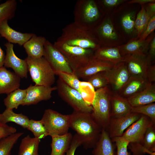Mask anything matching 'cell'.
Segmentation results:
<instances>
[{"instance_id":"cell-49","label":"cell","mask_w":155,"mask_h":155,"mask_svg":"<svg viewBox=\"0 0 155 155\" xmlns=\"http://www.w3.org/2000/svg\"><path fill=\"white\" fill-rule=\"evenodd\" d=\"M154 2L155 0H133L128 2V3L129 4L137 3L143 5L146 3Z\"/></svg>"},{"instance_id":"cell-16","label":"cell","mask_w":155,"mask_h":155,"mask_svg":"<svg viewBox=\"0 0 155 155\" xmlns=\"http://www.w3.org/2000/svg\"><path fill=\"white\" fill-rule=\"evenodd\" d=\"M114 65L109 62L95 58L93 57L87 64L74 73L79 79L86 81L88 78L94 74L109 70Z\"/></svg>"},{"instance_id":"cell-31","label":"cell","mask_w":155,"mask_h":155,"mask_svg":"<svg viewBox=\"0 0 155 155\" xmlns=\"http://www.w3.org/2000/svg\"><path fill=\"white\" fill-rule=\"evenodd\" d=\"M17 7L15 0H7L0 4V25L5 20H11L14 17Z\"/></svg>"},{"instance_id":"cell-30","label":"cell","mask_w":155,"mask_h":155,"mask_svg":"<svg viewBox=\"0 0 155 155\" xmlns=\"http://www.w3.org/2000/svg\"><path fill=\"white\" fill-rule=\"evenodd\" d=\"M26 96V89L18 88L7 94L3 100L4 104L7 109H17L22 105Z\"/></svg>"},{"instance_id":"cell-38","label":"cell","mask_w":155,"mask_h":155,"mask_svg":"<svg viewBox=\"0 0 155 155\" xmlns=\"http://www.w3.org/2000/svg\"><path fill=\"white\" fill-rule=\"evenodd\" d=\"M135 13L130 12L125 14L121 20L122 26L125 31L128 34L131 33L134 28Z\"/></svg>"},{"instance_id":"cell-40","label":"cell","mask_w":155,"mask_h":155,"mask_svg":"<svg viewBox=\"0 0 155 155\" xmlns=\"http://www.w3.org/2000/svg\"><path fill=\"white\" fill-rule=\"evenodd\" d=\"M16 129L0 122V140L16 132Z\"/></svg>"},{"instance_id":"cell-23","label":"cell","mask_w":155,"mask_h":155,"mask_svg":"<svg viewBox=\"0 0 155 155\" xmlns=\"http://www.w3.org/2000/svg\"><path fill=\"white\" fill-rule=\"evenodd\" d=\"M47 40L44 36L33 34L32 37L23 45L28 57L39 58L43 56L44 46Z\"/></svg>"},{"instance_id":"cell-41","label":"cell","mask_w":155,"mask_h":155,"mask_svg":"<svg viewBox=\"0 0 155 155\" xmlns=\"http://www.w3.org/2000/svg\"><path fill=\"white\" fill-rule=\"evenodd\" d=\"M155 29V15L149 20L147 27L138 38L141 40H145Z\"/></svg>"},{"instance_id":"cell-29","label":"cell","mask_w":155,"mask_h":155,"mask_svg":"<svg viewBox=\"0 0 155 155\" xmlns=\"http://www.w3.org/2000/svg\"><path fill=\"white\" fill-rule=\"evenodd\" d=\"M30 119L22 113H14L12 109H6L2 113L0 114V122L4 124L13 122L20 126L24 129L28 126Z\"/></svg>"},{"instance_id":"cell-20","label":"cell","mask_w":155,"mask_h":155,"mask_svg":"<svg viewBox=\"0 0 155 155\" xmlns=\"http://www.w3.org/2000/svg\"><path fill=\"white\" fill-rule=\"evenodd\" d=\"M33 33H23L16 31L9 26L8 20L4 21L0 25V35L11 43L17 44L20 46L28 40Z\"/></svg>"},{"instance_id":"cell-11","label":"cell","mask_w":155,"mask_h":155,"mask_svg":"<svg viewBox=\"0 0 155 155\" xmlns=\"http://www.w3.org/2000/svg\"><path fill=\"white\" fill-rule=\"evenodd\" d=\"M148 117L141 115L140 118L124 131L122 136L129 144H142L146 130L152 123Z\"/></svg>"},{"instance_id":"cell-27","label":"cell","mask_w":155,"mask_h":155,"mask_svg":"<svg viewBox=\"0 0 155 155\" xmlns=\"http://www.w3.org/2000/svg\"><path fill=\"white\" fill-rule=\"evenodd\" d=\"M93 149V155H115L114 145L107 130L102 129L99 138Z\"/></svg>"},{"instance_id":"cell-26","label":"cell","mask_w":155,"mask_h":155,"mask_svg":"<svg viewBox=\"0 0 155 155\" xmlns=\"http://www.w3.org/2000/svg\"><path fill=\"white\" fill-rule=\"evenodd\" d=\"M94 57L114 65L122 62L123 57L117 47L100 46L94 51Z\"/></svg>"},{"instance_id":"cell-48","label":"cell","mask_w":155,"mask_h":155,"mask_svg":"<svg viewBox=\"0 0 155 155\" xmlns=\"http://www.w3.org/2000/svg\"><path fill=\"white\" fill-rule=\"evenodd\" d=\"M145 9L152 17L155 15V4L154 2L148 3L147 8Z\"/></svg>"},{"instance_id":"cell-19","label":"cell","mask_w":155,"mask_h":155,"mask_svg":"<svg viewBox=\"0 0 155 155\" xmlns=\"http://www.w3.org/2000/svg\"><path fill=\"white\" fill-rule=\"evenodd\" d=\"M154 36V35H151L145 40L132 38L126 44L117 47L122 56L132 54H147L150 42Z\"/></svg>"},{"instance_id":"cell-3","label":"cell","mask_w":155,"mask_h":155,"mask_svg":"<svg viewBox=\"0 0 155 155\" xmlns=\"http://www.w3.org/2000/svg\"><path fill=\"white\" fill-rule=\"evenodd\" d=\"M74 22L75 24L90 31L97 25L100 13L99 7L93 0H78L75 6Z\"/></svg>"},{"instance_id":"cell-17","label":"cell","mask_w":155,"mask_h":155,"mask_svg":"<svg viewBox=\"0 0 155 155\" xmlns=\"http://www.w3.org/2000/svg\"><path fill=\"white\" fill-rule=\"evenodd\" d=\"M97 39L100 45L108 40H116L118 36L109 18L104 19L90 31Z\"/></svg>"},{"instance_id":"cell-25","label":"cell","mask_w":155,"mask_h":155,"mask_svg":"<svg viewBox=\"0 0 155 155\" xmlns=\"http://www.w3.org/2000/svg\"><path fill=\"white\" fill-rule=\"evenodd\" d=\"M51 151L50 155H65L69 148L73 135L70 133L61 135H54L51 136Z\"/></svg>"},{"instance_id":"cell-1","label":"cell","mask_w":155,"mask_h":155,"mask_svg":"<svg viewBox=\"0 0 155 155\" xmlns=\"http://www.w3.org/2000/svg\"><path fill=\"white\" fill-rule=\"evenodd\" d=\"M70 128L76 133L84 148H93L98 140L102 128L92 113L73 111L70 114Z\"/></svg>"},{"instance_id":"cell-35","label":"cell","mask_w":155,"mask_h":155,"mask_svg":"<svg viewBox=\"0 0 155 155\" xmlns=\"http://www.w3.org/2000/svg\"><path fill=\"white\" fill-rule=\"evenodd\" d=\"M27 129L32 133L35 138L41 139L49 135L46 129L40 120L30 119Z\"/></svg>"},{"instance_id":"cell-37","label":"cell","mask_w":155,"mask_h":155,"mask_svg":"<svg viewBox=\"0 0 155 155\" xmlns=\"http://www.w3.org/2000/svg\"><path fill=\"white\" fill-rule=\"evenodd\" d=\"M57 75L68 86L80 92V81L74 73H70L61 72L59 73Z\"/></svg>"},{"instance_id":"cell-24","label":"cell","mask_w":155,"mask_h":155,"mask_svg":"<svg viewBox=\"0 0 155 155\" xmlns=\"http://www.w3.org/2000/svg\"><path fill=\"white\" fill-rule=\"evenodd\" d=\"M127 99L132 107L154 103L155 83H150L143 90Z\"/></svg>"},{"instance_id":"cell-10","label":"cell","mask_w":155,"mask_h":155,"mask_svg":"<svg viewBox=\"0 0 155 155\" xmlns=\"http://www.w3.org/2000/svg\"><path fill=\"white\" fill-rule=\"evenodd\" d=\"M43 57L47 61L56 75L61 72L73 73L63 55L47 40L44 46Z\"/></svg>"},{"instance_id":"cell-50","label":"cell","mask_w":155,"mask_h":155,"mask_svg":"<svg viewBox=\"0 0 155 155\" xmlns=\"http://www.w3.org/2000/svg\"><path fill=\"white\" fill-rule=\"evenodd\" d=\"M1 37L0 35V37ZM5 55L4 52L0 46V67H3Z\"/></svg>"},{"instance_id":"cell-32","label":"cell","mask_w":155,"mask_h":155,"mask_svg":"<svg viewBox=\"0 0 155 155\" xmlns=\"http://www.w3.org/2000/svg\"><path fill=\"white\" fill-rule=\"evenodd\" d=\"M24 134L16 133L0 140V155H10L12 149L19 138Z\"/></svg>"},{"instance_id":"cell-51","label":"cell","mask_w":155,"mask_h":155,"mask_svg":"<svg viewBox=\"0 0 155 155\" xmlns=\"http://www.w3.org/2000/svg\"><path fill=\"white\" fill-rule=\"evenodd\" d=\"M149 154L150 155H155V152H151Z\"/></svg>"},{"instance_id":"cell-4","label":"cell","mask_w":155,"mask_h":155,"mask_svg":"<svg viewBox=\"0 0 155 155\" xmlns=\"http://www.w3.org/2000/svg\"><path fill=\"white\" fill-rule=\"evenodd\" d=\"M112 93L108 86L96 90L91 104L93 118L102 129L107 131L111 117L110 98Z\"/></svg>"},{"instance_id":"cell-14","label":"cell","mask_w":155,"mask_h":155,"mask_svg":"<svg viewBox=\"0 0 155 155\" xmlns=\"http://www.w3.org/2000/svg\"><path fill=\"white\" fill-rule=\"evenodd\" d=\"M6 53L4 63L5 67L10 68L20 78H27L28 72L26 61L18 58L13 51V45L9 42L4 44Z\"/></svg>"},{"instance_id":"cell-18","label":"cell","mask_w":155,"mask_h":155,"mask_svg":"<svg viewBox=\"0 0 155 155\" xmlns=\"http://www.w3.org/2000/svg\"><path fill=\"white\" fill-rule=\"evenodd\" d=\"M21 78L3 66L0 67V94L12 92L19 88Z\"/></svg>"},{"instance_id":"cell-7","label":"cell","mask_w":155,"mask_h":155,"mask_svg":"<svg viewBox=\"0 0 155 155\" xmlns=\"http://www.w3.org/2000/svg\"><path fill=\"white\" fill-rule=\"evenodd\" d=\"M70 115H64L51 109H46L40 121L49 135H61L67 133L70 128Z\"/></svg>"},{"instance_id":"cell-43","label":"cell","mask_w":155,"mask_h":155,"mask_svg":"<svg viewBox=\"0 0 155 155\" xmlns=\"http://www.w3.org/2000/svg\"><path fill=\"white\" fill-rule=\"evenodd\" d=\"M140 12L144 31L146 29L149 20L152 17L147 12L145 7L143 5L142 6V8Z\"/></svg>"},{"instance_id":"cell-15","label":"cell","mask_w":155,"mask_h":155,"mask_svg":"<svg viewBox=\"0 0 155 155\" xmlns=\"http://www.w3.org/2000/svg\"><path fill=\"white\" fill-rule=\"evenodd\" d=\"M26 89V96L22 106L36 104L42 101L50 99L52 92L57 90L56 86H46L32 84Z\"/></svg>"},{"instance_id":"cell-42","label":"cell","mask_w":155,"mask_h":155,"mask_svg":"<svg viewBox=\"0 0 155 155\" xmlns=\"http://www.w3.org/2000/svg\"><path fill=\"white\" fill-rule=\"evenodd\" d=\"M81 145L80 140L77 135L75 134L73 137L70 147L65 155H75L76 149Z\"/></svg>"},{"instance_id":"cell-52","label":"cell","mask_w":155,"mask_h":155,"mask_svg":"<svg viewBox=\"0 0 155 155\" xmlns=\"http://www.w3.org/2000/svg\"><path fill=\"white\" fill-rule=\"evenodd\" d=\"M1 1V0H0V2Z\"/></svg>"},{"instance_id":"cell-9","label":"cell","mask_w":155,"mask_h":155,"mask_svg":"<svg viewBox=\"0 0 155 155\" xmlns=\"http://www.w3.org/2000/svg\"><path fill=\"white\" fill-rule=\"evenodd\" d=\"M122 57V62L126 64L131 76L146 79L147 73L151 65L152 59L149 55L135 53L127 55Z\"/></svg>"},{"instance_id":"cell-12","label":"cell","mask_w":155,"mask_h":155,"mask_svg":"<svg viewBox=\"0 0 155 155\" xmlns=\"http://www.w3.org/2000/svg\"><path fill=\"white\" fill-rule=\"evenodd\" d=\"M106 72L109 85H111L114 93L118 94L131 77L126 64L123 62L114 65Z\"/></svg>"},{"instance_id":"cell-13","label":"cell","mask_w":155,"mask_h":155,"mask_svg":"<svg viewBox=\"0 0 155 155\" xmlns=\"http://www.w3.org/2000/svg\"><path fill=\"white\" fill-rule=\"evenodd\" d=\"M141 115L131 112L121 117H111L107 130L110 137L122 136L125 130L138 120Z\"/></svg>"},{"instance_id":"cell-39","label":"cell","mask_w":155,"mask_h":155,"mask_svg":"<svg viewBox=\"0 0 155 155\" xmlns=\"http://www.w3.org/2000/svg\"><path fill=\"white\" fill-rule=\"evenodd\" d=\"M114 142L117 148V155H130L128 151L129 142L122 137H115L111 139Z\"/></svg>"},{"instance_id":"cell-5","label":"cell","mask_w":155,"mask_h":155,"mask_svg":"<svg viewBox=\"0 0 155 155\" xmlns=\"http://www.w3.org/2000/svg\"><path fill=\"white\" fill-rule=\"evenodd\" d=\"M32 81L37 85L51 86L55 81V74L46 60L43 57L25 59Z\"/></svg>"},{"instance_id":"cell-34","label":"cell","mask_w":155,"mask_h":155,"mask_svg":"<svg viewBox=\"0 0 155 155\" xmlns=\"http://www.w3.org/2000/svg\"><path fill=\"white\" fill-rule=\"evenodd\" d=\"M96 90L108 86L109 80L106 71L100 72L90 76L86 80Z\"/></svg>"},{"instance_id":"cell-47","label":"cell","mask_w":155,"mask_h":155,"mask_svg":"<svg viewBox=\"0 0 155 155\" xmlns=\"http://www.w3.org/2000/svg\"><path fill=\"white\" fill-rule=\"evenodd\" d=\"M149 46V55L152 59H154L155 56V36L152 38L150 41Z\"/></svg>"},{"instance_id":"cell-33","label":"cell","mask_w":155,"mask_h":155,"mask_svg":"<svg viewBox=\"0 0 155 155\" xmlns=\"http://www.w3.org/2000/svg\"><path fill=\"white\" fill-rule=\"evenodd\" d=\"M142 145L146 153L155 152V123H152L147 129Z\"/></svg>"},{"instance_id":"cell-22","label":"cell","mask_w":155,"mask_h":155,"mask_svg":"<svg viewBox=\"0 0 155 155\" xmlns=\"http://www.w3.org/2000/svg\"><path fill=\"white\" fill-rule=\"evenodd\" d=\"M150 83L146 79L131 76L118 94L127 99L143 90Z\"/></svg>"},{"instance_id":"cell-28","label":"cell","mask_w":155,"mask_h":155,"mask_svg":"<svg viewBox=\"0 0 155 155\" xmlns=\"http://www.w3.org/2000/svg\"><path fill=\"white\" fill-rule=\"evenodd\" d=\"M40 139L27 135L21 141L18 155H39V146Z\"/></svg>"},{"instance_id":"cell-6","label":"cell","mask_w":155,"mask_h":155,"mask_svg":"<svg viewBox=\"0 0 155 155\" xmlns=\"http://www.w3.org/2000/svg\"><path fill=\"white\" fill-rule=\"evenodd\" d=\"M54 46L64 56L73 73L87 64L94 57V51L68 45L57 40Z\"/></svg>"},{"instance_id":"cell-8","label":"cell","mask_w":155,"mask_h":155,"mask_svg":"<svg viewBox=\"0 0 155 155\" xmlns=\"http://www.w3.org/2000/svg\"><path fill=\"white\" fill-rule=\"evenodd\" d=\"M57 90L59 96L73 109V111L92 113L91 105L88 104L78 90L71 87L59 78L57 82Z\"/></svg>"},{"instance_id":"cell-36","label":"cell","mask_w":155,"mask_h":155,"mask_svg":"<svg viewBox=\"0 0 155 155\" xmlns=\"http://www.w3.org/2000/svg\"><path fill=\"white\" fill-rule=\"evenodd\" d=\"M131 112L145 115L155 123V103H153L142 106L132 107Z\"/></svg>"},{"instance_id":"cell-46","label":"cell","mask_w":155,"mask_h":155,"mask_svg":"<svg viewBox=\"0 0 155 155\" xmlns=\"http://www.w3.org/2000/svg\"><path fill=\"white\" fill-rule=\"evenodd\" d=\"M122 0H103L99 1L103 6L107 7H113L117 6L124 1Z\"/></svg>"},{"instance_id":"cell-44","label":"cell","mask_w":155,"mask_h":155,"mask_svg":"<svg viewBox=\"0 0 155 155\" xmlns=\"http://www.w3.org/2000/svg\"><path fill=\"white\" fill-rule=\"evenodd\" d=\"M134 28L138 38L144 31L143 28L140 18V12L138 13L135 22Z\"/></svg>"},{"instance_id":"cell-2","label":"cell","mask_w":155,"mask_h":155,"mask_svg":"<svg viewBox=\"0 0 155 155\" xmlns=\"http://www.w3.org/2000/svg\"><path fill=\"white\" fill-rule=\"evenodd\" d=\"M57 40L67 44L95 51L101 45L90 31L84 29L73 22L65 26Z\"/></svg>"},{"instance_id":"cell-21","label":"cell","mask_w":155,"mask_h":155,"mask_svg":"<svg viewBox=\"0 0 155 155\" xmlns=\"http://www.w3.org/2000/svg\"><path fill=\"white\" fill-rule=\"evenodd\" d=\"M111 117H117L131 112L132 107L127 99L112 93L110 98Z\"/></svg>"},{"instance_id":"cell-45","label":"cell","mask_w":155,"mask_h":155,"mask_svg":"<svg viewBox=\"0 0 155 155\" xmlns=\"http://www.w3.org/2000/svg\"><path fill=\"white\" fill-rule=\"evenodd\" d=\"M146 79L150 83H154L155 82V65H151L148 70Z\"/></svg>"}]
</instances>
